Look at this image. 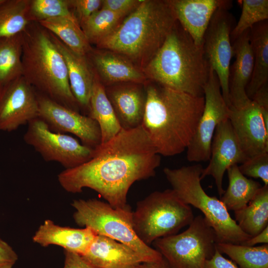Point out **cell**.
Masks as SVG:
<instances>
[{"label": "cell", "instance_id": "40", "mask_svg": "<svg viewBox=\"0 0 268 268\" xmlns=\"http://www.w3.org/2000/svg\"><path fill=\"white\" fill-rule=\"evenodd\" d=\"M64 268H96L79 254L66 250H64Z\"/></svg>", "mask_w": 268, "mask_h": 268}, {"label": "cell", "instance_id": "11", "mask_svg": "<svg viewBox=\"0 0 268 268\" xmlns=\"http://www.w3.org/2000/svg\"><path fill=\"white\" fill-rule=\"evenodd\" d=\"M204 105L195 134L187 148L190 162H205L210 156L211 146L217 126L228 119L229 107L222 94L218 77L210 67L204 88Z\"/></svg>", "mask_w": 268, "mask_h": 268}, {"label": "cell", "instance_id": "20", "mask_svg": "<svg viewBox=\"0 0 268 268\" xmlns=\"http://www.w3.org/2000/svg\"><path fill=\"white\" fill-rule=\"evenodd\" d=\"M82 256L96 268H136L145 262L131 247L100 235L95 236Z\"/></svg>", "mask_w": 268, "mask_h": 268}, {"label": "cell", "instance_id": "41", "mask_svg": "<svg viewBox=\"0 0 268 268\" xmlns=\"http://www.w3.org/2000/svg\"><path fill=\"white\" fill-rule=\"evenodd\" d=\"M204 268H238L232 260L223 257L217 248L213 256L205 262Z\"/></svg>", "mask_w": 268, "mask_h": 268}, {"label": "cell", "instance_id": "32", "mask_svg": "<svg viewBox=\"0 0 268 268\" xmlns=\"http://www.w3.org/2000/svg\"><path fill=\"white\" fill-rule=\"evenodd\" d=\"M124 16L101 8L80 25L89 43L97 45L113 32Z\"/></svg>", "mask_w": 268, "mask_h": 268}, {"label": "cell", "instance_id": "27", "mask_svg": "<svg viewBox=\"0 0 268 268\" xmlns=\"http://www.w3.org/2000/svg\"><path fill=\"white\" fill-rule=\"evenodd\" d=\"M226 171L228 186L219 200L228 211H235L245 207L262 186L242 174L237 164L230 166Z\"/></svg>", "mask_w": 268, "mask_h": 268}, {"label": "cell", "instance_id": "22", "mask_svg": "<svg viewBox=\"0 0 268 268\" xmlns=\"http://www.w3.org/2000/svg\"><path fill=\"white\" fill-rule=\"evenodd\" d=\"M66 63L71 92L78 105L88 116L95 73L86 56L78 55L50 33Z\"/></svg>", "mask_w": 268, "mask_h": 268}, {"label": "cell", "instance_id": "18", "mask_svg": "<svg viewBox=\"0 0 268 268\" xmlns=\"http://www.w3.org/2000/svg\"><path fill=\"white\" fill-rule=\"evenodd\" d=\"M177 21L195 43L202 46L203 36L217 9H229L232 1L227 0H169Z\"/></svg>", "mask_w": 268, "mask_h": 268}, {"label": "cell", "instance_id": "34", "mask_svg": "<svg viewBox=\"0 0 268 268\" xmlns=\"http://www.w3.org/2000/svg\"><path fill=\"white\" fill-rule=\"evenodd\" d=\"M29 16L31 21L37 22L56 17L75 18L68 0H30Z\"/></svg>", "mask_w": 268, "mask_h": 268}, {"label": "cell", "instance_id": "37", "mask_svg": "<svg viewBox=\"0 0 268 268\" xmlns=\"http://www.w3.org/2000/svg\"><path fill=\"white\" fill-rule=\"evenodd\" d=\"M142 0H103L102 8L126 15L132 12Z\"/></svg>", "mask_w": 268, "mask_h": 268}, {"label": "cell", "instance_id": "7", "mask_svg": "<svg viewBox=\"0 0 268 268\" xmlns=\"http://www.w3.org/2000/svg\"><path fill=\"white\" fill-rule=\"evenodd\" d=\"M194 217L191 206L184 202L172 189L151 193L137 202L132 214L134 230L147 245L158 238L177 234Z\"/></svg>", "mask_w": 268, "mask_h": 268}, {"label": "cell", "instance_id": "35", "mask_svg": "<svg viewBox=\"0 0 268 268\" xmlns=\"http://www.w3.org/2000/svg\"><path fill=\"white\" fill-rule=\"evenodd\" d=\"M238 167L244 176L260 178L264 182V185L268 186V152L250 157Z\"/></svg>", "mask_w": 268, "mask_h": 268}, {"label": "cell", "instance_id": "9", "mask_svg": "<svg viewBox=\"0 0 268 268\" xmlns=\"http://www.w3.org/2000/svg\"><path fill=\"white\" fill-rule=\"evenodd\" d=\"M183 232L153 241L155 249L172 268H204L217 243L213 228L201 215L194 217Z\"/></svg>", "mask_w": 268, "mask_h": 268}, {"label": "cell", "instance_id": "43", "mask_svg": "<svg viewBox=\"0 0 268 268\" xmlns=\"http://www.w3.org/2000/svg\"><path fill=\"white\" fill-rule=\"evenodd\" d=\"M142 268H172L166 259L162 258L157 261L147 262L142 263Z\"/></svg>", "mask_w": 268, "mask_h": 268}, {"label": "cell", "instance_id": "14", "mask_svg": "<svg viewBox=\"0 0 268 268\" xmlns=\"http://www.w3.org/2000/svg\"><path fill=\"white\" fill-rule=\"evenodd\" d=\"M39 116L37 95L22 76L0 90V130L13 131Z\"/></svg>", "mask_w": 268, "mask_h": 268}, {"label": "cell", "instance_id": "26", "mask_svg": "<svg viewBox=\"0 0 268 268\" xmlns=\"http://www.w3.org/2000/svg\"><path fill=\"white\" fill-rule=\"evenodd\" d=\"M38 22L78 55L86 56L93 50L76 18L56 17Z\"/></svg>", "mask_w": 268, "mask_h": 268}, {"label": "cell", "instance_id": "44", "mask_svg": "<svg viewBox=\"0 0 268 268\" xmlns=\"http://www.w3.org/2000/svg\"><path fill=\"white\" fill-rule=\"evenodd\" d=\"M5 0H0V5L3 3Z\"/></svg>", "mask_w": 268, "mask_h": 268}, {"label": "cell", "instance_id": "28", "mask_svg": "<svg viewBox=\"0 0 268 268\" xmlns=\"http://www.w3.org/2000/svg\"><path fill=\"white\" fill-rule=\"evenodd\" d=\"M234 212L245 233L252 237L262 232L268 226V186H262L245 207Z\"/></svg>", "mask_w": 268, "mask_h": 268}, {"label": "cell", "instance_id": "1", "mask_svg": "<svg viewBox=\"0 0 268 268\" xmlns=\"http://www.w3.org/2000/svg\"><path fill=\"white\" fill-rule=\"evenodd\" d=\"M160 155L141 125L122 129L109 141L95 148L93 157L58 175L62 187L71 193L85 188L97 192L112 207L129 209L127 195L136 181L155 176Z\"/></svg>", "mask_w": 268, "mask_h": 268}, {"label": "cell", "instance_id": "19", "mask_svg": "<svg viewBox=\"0 0 268 268\" xmlns=\"http://www.w3.org/2000/svg\"><path fill=\"white\" fill-rule=\"evenodd\" d=\"M249 31L250 29L246 30L232 43L235 60L229 70V100L230 106L237 108L244 106L251 100L246 92L254 67Z\"/></svg>", "mask_w": 268, "mask_h": 268}, {"label": "cell", "instance_id": "10", "mask_svg": "<svg viewBox=\"0 0 268 268\" xmlns=\"http://www.w3.org/2000/svg\"><path fill=\"white\" fill-rule=\"evenodd\" d=\"M23 139L45 161L58 162L66 169L88 161L95 152L71 136L52 131L39 117L28 123Z\"/></svg>", "mask_w": 268, "mask_h": 268}, {"label": "cell", "instance_id": "36", "mask_svg": "<svg viewBox=\"0 0 268 268\" xmlns=\"http://www.w3.org/2000/svg\"><path fill=\"white\" fill-rule=\"evenodd\" d=\"M68 1L70 7H73L75 10V17L80 25L99 10L102 2L101 0H68Z\"/></svg>", "mask_w": 268, "mask_h": 268}, {"label": "cell", "instance_id": "31", "mask_svg": "<svg viewBox=\"0 0 268 268\" xmlns=\"http://www.w3.org/2000/svg\"><path fill=\"white\" fill-rule=\"evenodd\" d=\"M220 253L227 255L240 268H268V244L257 246L217 243Z\"/></svg>", "mask_w": 268, "mask_h": 268}, {"label": "cell", "instance_id": "17", "mask_svg": "<svg viewBox=\"0 0 268 268\" xmlns=\"http://www.w3.org/2000/svg\"><path fill=\"white\" fill-rule=\"evenodd\" d=\"M105 88L122 129L131 130L140 126L146 101L144 84L123 82L109 85Z\"/></svg>", "mask_w": 268, "mask_h": 268}, {"label": "cell", "instance_id": "16", "mask_svg": "<svg viewBox=\"0 0 268 268\" xmlns=\"http://www.w3.org/2000/svg\"><path fill=\"white\" fill-rule=\"evenodd\" d=\"M248 159L240 146L229 119H226L216 128L209 163L203 169L201 180L206 176H212L221 197L225 191L223 188V179L225 171L230 166L242 164Z\"/></svg>", "mask_w": 268, "mask_h": 268}, {"label": "cell", "instance_id": "21", "mask_svg": "<svg viewBox=\"0 0 268 268\" xmlns=\"http://www.w3.org/2000/svg\"><path fill=\"white\" fill-rule=\"evenodd\" d=\"M87 55L103 84L108 86L123 82L145 84L147 81L140 68L118 53L105 49L92 50Z\"/></svg>", "mask_w": 268, "mask_h": 268}, {"label": "cell", "instance_id": "15", "mask_svg": "<svg viewBox=\"0 0 268 268\" xmlns=\"http://www.w3.org/2000/svg\"><path fill=\"white\" fill-rule=\"evenodd\" d=\"M228 119L240 146L248 158L268 152V127L260 107L251 100L240 108L229 107Z\"/></svg>", "mask_w": 268, "mask_h": 268}, {"label": "cell", "instance_id": "42", "mask_svg": "<svg viewBox=\"0 0 268 268\" xmlns=\"http://www.w3.org/2000/svg\"><path fill=\"white\" fill-rule=\"evenodd\" d=\"M259 244H268V226L260 233L251 237L241 244L247 246H255Z\"/></svg>", "mask_w": 268, "mask_h": 268}, {"label": "cell", "instance_id": "29", "mask_svg": "<svg viewBox=\"0 0 268 268\" xmlns=\"http://www.w3.org/2000/svg\"><path fill=\"white\" fill-rule=\"evenodd\" d=\"M23 33L0 39V90L22 75Z\"/></svg>", "mask_w": 268, "mask_h": 268}, {"label": "cell", "instance_id": "8", "mask_svg": "<svg viewBox=\"0 0 268 268\" xmlns=\"http://www.w3.org/2000/svg\"><path fill=\"white\" fill-rule=\"evenodd\" d=\"M71 205L75 209L73 217L77 225L90 228L96 235L108 237L128 246L145 262L162 258L160 252L143 243L136 235L131 208H114L107 202L95 199L75 200Z\"/></svg>", "mask_w": 268, "mask_h": 268}, {"label": "cell", "instance_id": "45", "mask_svg": "<svg viewBox=\"0 0 268 268\" xmlns=\"http://www.w3.org/2000/svg\"><path fill=\"white\" fill-rule=\"evenodd\" d=\"M136 268H141V265L140 266H139V267Z\"/></svg>", "mask_w": 268, "mask_h": 268}, {"label": "cell", "instance_id": "39", "mask_svg": "<svg viewBox=\"0 0 268 268\" xmlns=\"http://www.w3.org/2000/svg\"><path fill=\"white\" fill-rule=\"evenodd\" d=\"M251 100L260 107L264 123L268 127V83L260 87Z\"/></svg>", "mask_w": 268, "mask_h": 268}, {"label": "cell", "instance_id": "2", "mask_svg": "<svg viewBox=\"0 0 268 268\" xmlns=\"http://www.w3.org/2000/svg\"><path fill=\"white\" fill-rule=\"evenodd\" d=\"M147 81L141 126L159 155L179 154L187 149L195 134L204 108V96Z\"/></svg>", "mask_w": 268, "mask_h": 268}, {"label": "cell", "instance_id": "12", "mask_svg": "<svg viewBox=\"0 0 268 268\" xmlns=\"http://www.w3.org/2000/svg\"><path fill=\"white\" fill-rule=\"evenodd\" d=\"M228 10L220 8L214 12L204 35L202 48L218 77L222 96L229 107V76L233 57L230 34L235 19Z\"/></svg>", "mask_w": 268, "mask_h": 268}, {"label": "cell", "instance_id": "5", "mask_svg": "<svg viewBox=\"0 0 268 268\" xmlns=\"http://www.w3.org/2000/svg\"><path fill=\"white\" fill-rule=\"evenodd\" d=\"M22 63V76L32 87L78 112L70 88L65 60L50 32L41 25L28 26L23 32Z\"/></svg>", "mask_w": 268, "mask_h": 268}, {"label": "cell", "instance_id": "23", "mask_svg": "<svg viewBox=\"0 0 268 268\" xmlns=\"http://www.w3.org/2000/svg\"><path fill=\"white\" fill-rule=\"evenodd\" d=\"M96 234L89 228L63 227L50 219L41 225L32 237L33 241L42 247L61 246L64 250L84 255Z\"/></svg>", "mask_w": 268, "mask_h": 268}, {"label": "cell", "instance_id": "13", "mask_svg": "<svg viewBox=\"0 0 268 268\" xmlns=\"http://www.w3.org/2000/svg\"><path fill=\"white\" fill-rule=\"evenodd\" d=\"M37 95L38 117L50 130L61 134H72L79 138L82 144L93 148L101 144L100 130L95 121L41 93Z\"/></svg>", "mask_w": 268, "mask_h": 268}, {"label": "cell", "instance_id": "6", "mask_svg": "<svg viewBox=\"0 0 268 268\" xmlns=\"http://www.w3.org/2000/svg\"><path fill=\"white\" fill-rule=\"evenodd\" d=\"M203 169L197 164L176 169L166 167L163 172L178 197L202 213L215 232L217 243L241 244L251 237L240 229L219 199L208 195L203 189Z\"/></svg>", "mask_w": 268, "mask_h": 268}, {"label": "cell", "instance_id": "30", "mask_svg": "<svg viewBox=\"0 0 268 268\" xmlns=\"http://www.w3.org/2000/svg\"><path fill=\"white\" fill-rule=\"evenodd\" d=\"M30 0H5L0 5V39L24 32L31 22Z\"/></svg>", "mask_w": 268, "mask_h": 268}, {"label": "cell", "instance_id": "38", "mask_svg": "<svg viewBox=\"0 0 268 268\" xmlns=\"http://www.w3.org/2000/svg\"><path fill=\"white\" fill-rule=\"evenodd\" d=\"M18 260L13 248L0 238V268H12Z\"/></svg>", "mask_w": 268, "mask_h": 268}, {"label": "cell", "instance_id": "25", "mask_svg": "<svg viewBox=\"0 0 268 268\" xmlns=\"http://www.w3.org/2000/svg\"><path fill=\"white\" fill-rule=\"evenodd\" d=\"M88 116L95 121L99 127L101 144L110 140L122 130L106 95L105 86L96 73L90 99Z\"/></svg>", "mask_w": 268, "mask_h": 268}, {"label": "cell", "instance_id": "4", "mask_svg": "<svg viewBox=\"0 0 268 268\" xmlns=\"http://www.w3.org/2000/svg\"><path fill=\"white\" fill-rule=\"evenodd\" d=\"M210 70L202 46L197 45L177 21L142 68L147 80L197 96H204Z\"/></svg>", "mask_w": 268, "mask_h": 268}, {"label": "cell", "instance_id": "3", "mask_svg": "<svg viewBox=\"0 0 268 268\" xmlns=\"http://www.w3.org/2000/svg\"><path fill=\"white\" fill-rule=\"evenodd\" d=\"M176 21L169 0H142L97 46L124 56L142 69L162 46Z\"/></svg>", "mask_w": 268, "mask_h": 268}, {"label": "cell", "instance_id": "33", "mask_svg": "<svg viewBox=\"0 0 268 268\" xmlns=\"http://www.w3.org/2000/svg\"><path fill=\"white\" fill-rule=\"evenodd\" d=\"M268 19V0H242L241 15L230 34L231 43L255 24Z\"/></svg>", "mask_w": 268, "mask_h": 268}, {"label": "cell", "instance_id": "24", "mask_svg": "<svg viewBox=\"0 0 268 268\" xmlns=\"http://www.w3.org/2000/svg\"><path fill=\"white\" fill-rule=\"evenodd\" d=\"M249 40L253 53L254 67L246 92L251 100L256 91L268 83V20L259 22L250 29Z\"/></svg>", "mask_w": 268, "mask_h": 268}]
</instances>
